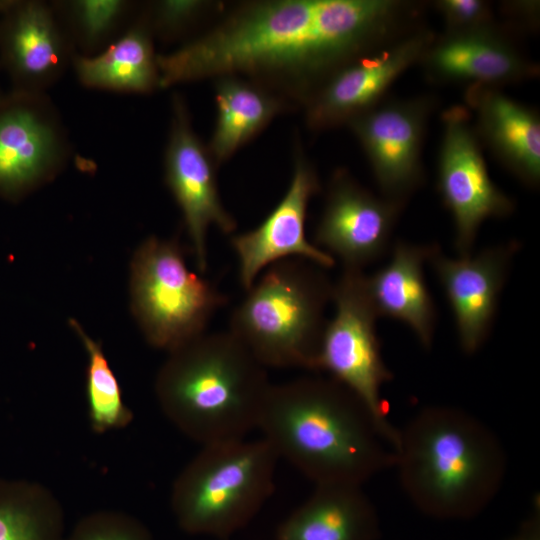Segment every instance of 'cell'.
<instances>
[{"label": "cell", "mask_w": 540, "mask_h": 540, "mask_svg": "<svg viewBox=\"0 0 540 540\" xmlns=\"http://www.w3.org/2000/svg\"><path fill=\"white\" fill-rule=\"evenodd\" d=\"M278 459L263 438L202 446L172 486L180 529L224 540L245 527L273 492Z\"/></svg>", "instance_id": "8992f818"}, {"label": "cell", "mask_w": 540, "mask_h": 540, "mask_svg": "<svg viewBox=\"0 0 540 540\" xmlns=\"http://www.w3.org/2000/svg\"><path fill=\"white\" fill-rule=\"evenodd\" d=\"M130 308L144 338L171 352L206 332L226 296L191 271L177 239L146 238L130 263Z\"/></svg>", "instance_id": "52a82bcc"}, {"label": "cell", "mask_w": 540, "mask_h": 540, "mask_svg": "<svg viewBox=\"0 0 540 540\" xmlns=\"http://www.w3.org/2000/svg\"><path fill=\"white\" fill-rule=\"evenodd\" d=\"M257 428L279 459L316 485L362 486L395 465L370 412L332 378L271 384Z\"/></svg>", "instance_id": "7a4b0ae2"}, {"label": "cell", "mask_w": 540, "mask_h": 540, "mask_svg": "<svg viewBox=\"0 0 540 540\" xmlns=\"http://www.w3.org/2000/svg\"><path fill=\"white\" fill-rule=\"evenodd\" d=\"M539 517L534 514L510 540H539Z\"/></svg>", "instance_id": "f546056e"}, {"label": "cell", "mask_w": 540, "mask_h": 540, "mask_svg": "<svg viewBox=\"0 0 540 540\" xmlns=\"http://www.w3.org/2000/svg\"><path fill=\"white\" fill-rule=\"evenodd\" d=\"M401 486L425 515L468 519L497 495L506 455L496 435L471 414L429 406L398 430L394 449Z\"/></svg>", "instance_id": "3957f363"}, {"label": "cell", "mask_w": 540, "mask_h": 540, "mask_svg": "<svg viewBox=\"0 0 540 540\" xmlns=\"http://www.w3.org/2000/svg\"><path fill=\"white\" fill-rule=\"evenodd\" d=\"M404 204L377 197L345 170L329 183L314 240L338 256L344 268L361 269L387 250Z\"/></svg>", "instance_id": "5bb4252c"}, {"label": "cell", "mask_w": 540, "mask_h": 540, "mask_svg": "<svg viewBox=\"0 0 540 540\" xmlns=\"http://www.w3.org/2000/svg\"><path fill=\"white\" fill-rule=\"evenodd\" d=\"M208 148L192 128L184 99L172 100V119L165 150V182L180 207L200 273L208 267L207 233L211 225L229 234L237 226L218 192L215 165Z\"/></svg>", "instance_id": "7c38bea8"}, {"label": "cell", "mask_w": 540, "mask_h": 540, "mask_svg": "<svg viewBox=\"0 0 540 540\" xmlns=\"http://www.w3.org/2000/svg\"><path fill=\"white\" fill-rule=\"evenodd\" d=\"M419 62L438 83L499 88L538 75V66L495 23L436 36Z\"/></svg>", "instance_id": "ac0fdd59"}, {"label": "cell", "mask_w": 540, "mask_h": 540, "mask_svg": "<svg viewBox=\"0 0 540 540\" xmlns=\"http://www.w3.org/2000/svg\"><path fill=\"white\" fill-rule=\"evenodd\" d=\"M59 500L40 483L0 479V540H65Z\"/></svg>", "instance_id": "cb8c5ba5"}, {"label": "cell", "mask_w": 540, "mask_h": 540, "mask_svg": "<svg viewBox=\"0 0 540 540\" xmlns=\"http://www.w3.org/2000/svg\"><path fill=\"white\" fill-rule=\"evenodd\" d=\"M71 145L46 93L0 94V198L17 203L53 181L66 167Z\"/></svg>", "instance_id": "9c48e42d"}, {"label": "cell", "mask_w": 540, "mask_h": 540, "mask_svg": "<svg viewBox=\"0 0 540 540\" xmlns=\"http://www.w3.org/2000/svg\"><path fill=\"white\" fill-rule=\"evenodd\" d=\"M442 123L438 190L453 217L455 248L465 257L471 253L481 224L491 217L510 215L515 204L489 176L468 108H447Z\"/></svg>", "instance_id": "30bf717a"}, {"label": "cell", "mask_w": 540, "mask_h": 540, "mask_svg": "<svg viewBox=\"0 0 540 540\" xmlns=\"http://www.w3.org/2000/svg\"><path fill=\"white\" fill-rule=\"evenodd\" d=\"M332 301L335 315L325 325L316 371L328 372L363 403L394 450L398 429L390 424L389 406L380 393L392 373L381 356L375 327L379 316L361 269L344 268L333 285Z\"/></svg>", "instance_id": "ba28073f"}, {"label": "cell", "mask_w": 540, "mask_h": 540, "mask_svg": "<svg viewBox=\"0 0 540 540\" xmlns=\"http://www.w3.org/2000/svg\"><path fill=\"white\" fill-rule=\"evenodd\" d=\"M153 34L143 12L108 47L94 56L75 54L72 66L88 88L123 93H150L159 88Z\"/></svg>", "instance_id": "7402d4cb"}, {"label": "cell", "mask_w": 540, "mask_h": 540, "mask_svg": "<svg viewBox=\"0 0 540 540\" xmlns=\"http://www.w3.org/2000/svg\"><path fill=\"white\" fill-rule=\"evenodd\" d=\"M475 132L497 160L529 186L540 180V117L496 87L471 85L465 93Z\"/></svg>", "instance_id": "d6986e66"}, {"label": "cell", "mask_w": 540, "mask_h": 540, "mask_svg": "<svg viewBox=\"0 0 540 540\" xmlns=\"http://www.w3.org/2000/svg\"><path fill=\"white\" fill-rule=\"evenodd\" d=\"M318 190L315 169L302 154L298 155L288 190L277 206L258 227L231 238L245 290L262 270L283 259L302 258L322 268L334 265L333 256L311 244L305 235L308 203Z\"/></svg>", "instance_id": "2e32d148"}, {"label": "cell", "mask_w": 540, "mask_h": 540, "mask_svg": "<svg viewBox=\"0 0 540 540\" xmlns=\"http://www.w3.org/2000/svg\"><path fill=\"white\" fill-rule=\"evenodd\" d=\"M442 15L445 32L473 30L494 23L490 4L482 0H438L434 3Z\"/></svg>", "instance_id": "f1b7e54d"}, {"label": "cell", "mask_w": 540, "mask_h": 540, "mask_svg": "<svg viewBox=\"0 0 540 540\" xmlns=\"http://www.w3.org/2000/svg\"><path fill=\"white\" fill-rule=\"evenodd\" d=\"M75 53L94 56L128 27L134 7L126 0H65L51 2Z\"/></svg>", "instance_id": "d4e9b609"}, {"label": "cell", "mask_w": 540, "mask_h": 540, "mask_svg": "<svg viewBox=\"0 0 540 540\" xmlns=\"http://www.w3.org/2000/svg\"><path fill=\"white\" fill-rule=\"evenodd\" d=\"M215 100L217 120L208 150L216 164L252 139L283 108L262 84L236 75L218 77Z\"/></svg>", "instance_id": "603a6c76"}, {"label": "cell", "mask_w": 540, "mask_h": 540, "mask_svg": "<svg viewBox=\"0 0 540 540\" xmlns=\"http://www.w3.org/2000/svg\"><path fill=\"white\" fill-rule=\"evenodd\" d=\"M417 7L400 0L248 3L204 35L158 54L159 88L246 74L309 97L350 61L412 31Z\"/></svg>", "instance_id": "6da1fadb"}, {"label": "cell", "mask_w": 540, "mask_h": 540, "mask_svg": "<svg viewBox=\"0 0 540 540\" xmlns=\"http://www.w3.org/2000/svg\"><path fill=\"white\" fill-rule=\"evenodd\" d=\"M270 386L266 367L228 330L169 352L155 394L169 421L204 446L244 439L257 428Z\"/></svg>", "instance_id": "277c9868"}, {"label": "cell", "mask_w": 540, "mask_h": 540, "mask_svg": "<svg viewBox=\"0 0 540 540\" xmlns=\"http://www.w3.org/2000/svg\"><path fill=\"white\" fill-rule=\"evenodd\" d=\"M431 246L398 240L390 261L371 276L366 287L378 316L406 323L425 348H430L436 310L427 288L423 266Z\"/></svg>", "instance_id": "44dd1931"}, {"label": "cell", "mask_w": 540, "mask_h": 540, "mask_svg": "<svg viewBox=\"0 0 540 540\" xmlns=\"http://www.w3.org/2000/svg\"><path fill=\"white\" fill-rule=\"evenodd\" d=\"M379 519L362 486L316 485L277 527L276 540H378Z\"/></svg>", "instance_id": "ffe728a7"}, {"label": "cell", "mask_w": 540, "mask_h": 540, "mask_svg": "<svg viewBox=\"0 0 540 540\" xmlns=\"http://www.w3.org/2000/svg\"><path fill=\"white\" fill-rule=\"evenodd\" d=\"M65 540H153L148 527L121 511L100 510L81 518Z\"/></svg>", "instance_id": "4316f807"}, {"label": "cell", "mask_w": 540, "mask_h": 540, "mask_svg": "<svg viewBox=\"0 0 540 540\" xmlns=\"http://www.w3.org/2000/svg\"><path fill=\"white\" fill-rule=\"evenodd\" d=\"M75 54L51 2L13 0L0 16V65L11 90L46 93Z\"/></svg>", "instance_id": "9a60e30c"}, {"label": "cell", "mask_w": 540, "mask_h": 540, "mask_svg": "<svg viewBox=\"0 0 540 540\" xmlns=\"http://www.w3.org/2000/svg\"><path fill=\"white\" fill-rule=\"evenodd\" d=\"M332 288L311 261H277L246 290L229 331L264 367L316 370Z\"/></svg>", "instance_id": "5b68a950"}, {"label": "cell", "mask_w": 540, "mask_h": 540, "mask_svg": "<svg viewBox=\"0 0 540 540\" xmlns=\"http://www.w3.org/2000/svg\"><path fill=\"white\" fill-rule=\"evenodd\" d=\"M435 37L429 29L415 28L338 69L308 97V126L323 130L348 123L381 103L396 79L420 61Z\"/></svg>", "instance_id": "4fadbf2b"}, {"label": "cell", "mask_w": 540, "mask_h": 540, "mask_svg": "<svg viewBox=\"0 0 540 540\" xmlns=\"http://www.w3.org/2000/svg\"><path fill=\"white\" fill-rule=\"evenodd\" d=\"M434 102L430 96L385 101L347 123L382 197L405 205L423 182L422 149Z\"/></svg>", "instance_id": "8fae6325"}, {"label": "cell", "mask_w": 540, "mask_h": 540, "mask_svg": "<svg viewBox=\"0 0 540 540\" xmlns=\"http://www.w3.org/2000/svg\"><path fill=\"white\" fill-rule=\"evenodd\" d=\"M212 5V2L198 0H162L148 4L142 12L153 37L174 39L200 20Z\"/></svg>", "instance_id": "83f0119b"}, {"label": "cell", "mask_w": 540, "mask_h": 540, "mask_svg": "<svg viewBox=\"0 0 540 540\" xmlns=\"http://www.w3.org/2000/svg\"><path fill=\"white\" fill-rule=\"evenodd\" d=\"M518 247L513 241L486 248L473 257L452 259L441 253L439 246L431 245L428 261L450 303L465 353H474L485 341Z\"/></svg>", "instance_id": "e0dca14e"}, {"label": "cell", "mask_w": 540, "mask_h": 540, "mask_svg": "<svg viewBox=\"0 0 540 540\" xmlns=\"http://www.w3.org/2000/svg\"><path fill=\"white\" fill-rule=\"evenodd\" d=\"M1 93H2V92L0 91V94H1Z\"/></svg>", "instance_id": "4dcf8cb0"}, {"label": "cell", "mask_w": 540, "mask_h": 540, "mask_svg": "<svg viewBox=\"0 0 540 540\" xmlns=\"http://www.w3.org/2000/svg\"><path fill=\"white\" fill-rule=\"evenodd\" d=\"M69 326L87 354L86 397L91 429L102 434L125 428L133 420V412L123 400L120 384L101 342L92 338L76 319L70 318Z\"/></svg>", "instance_id": "484cf974"}]
</instances>
